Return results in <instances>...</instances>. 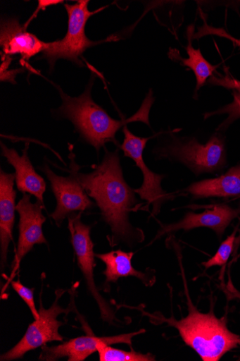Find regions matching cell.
I'll return each mask as SVG.
<instances>
[{"mask_svg":"<svg viewBox=\"0 0 240 361\" xmlns=\"http://www.w3.org/2000/svg\"><path fill=\"white\" fill-rule=\"evenodd\" d=\"M31 195L25 193L16 205V212L19 214V238L12 264V280L19 269L20 262L25 256L32 250L36 245H48L44 235L43 225L46 217L43 214L44 205L37 201L32 203Z\"/></svg>","mask_w":240,"mask_h":361,"instance_id":"30bf717a","label":"cell"},{"mask_svg":"<svg viewBox=\"0 0 240 361\" xmlns=\"http://www.w3.org/2000/svg\"><path fill=\"white\" fill-rule=\"evenodd\" d=\"M97 353L100 361H155L156 357L151 353L143 354L131 351H125L110 346L105 342L99 343Z\"/></svg>","mask_w":240,"mask_h":361,"instance_id":"d6986e66","label":"cell"},{"mask_svg":"<svg viewBox=\"0 0 240 361\" xmlns=\"http://www.w3.org/2000/svg\"><path fill=\"white\" fill-rule=\"evenodd\" d=\"M156 154L160 158H172L184 164L196 174L215 172L225 161V145L217 136L206 145L200 144L195 139L183 142L175 140L159 149Z\"/></svg>","mask_w":240,"mask_h":361,"instance_id":"52a82bcc","label":"cell"},{"mask_svg":"<svg viewBox=\"0 0 240 361\" xmlns=\"http://www.w3.org/2000/svg\"><path fill=\"white\" fill-rule=\"evenodd\" d=\"M106 149V154L93 171L82 173L75 161L72 152L70 155L71 168L87 195L99 209L103 221L111 229L108 237L111 247L125 244L131 247L144 241L145 235L141 228L134 227L130 222V214L140 206L135 192L123 177L118 150L112 152Z\"/></svg>","mask_w":240,"mask_h":361,"instance_id":"6da1fadb","label":"cell"},{"mask_svg":"<svg viewBox=\"0 0 240 361\" xmlns=\"http://www.w3.org/2000/svg\"><path fill=\"white\" fill-rule=\"evenodd\" d=\"M123 134L124 141L119 147L125 157L134 161L135 166L141 171L144 176L141 187L134 190L142 200L146 202L147 206L144 209H149L151 205L153 206L152 216H156L160 212L163 204L170 198V195L165 192L161 186L165 176L151 171L144 161V151L150 138L136 137L127 125L123 127Z\"/></svg>","mask_w":240,"mask_h":361,"instance_id":"9c48e42d","label":"cell"},{"mask_svg":"<svg viewBox=\"0 0 240 361\" xmlns=\"http://www.w3.org/2000/svg\"><path fill=\"white\" fill-rule=\"evenodd\" d=\"M187 299L189 314L180 320L173 317L165 318L160 313L150 314L139 307L144 316L156 324L166 323L175 327L184 342L199 355L203 361H219L227 352L239 344V336L227 328L224 318H217L213 311L208 314L199 312L191 302L186 276L181 265Z\"/></svg>","mask_w":240,"mask_h":361,"instance_id":"7a4b0ae2","label":"cell"},{"mask_svg":"<svg viewBox=\"0 0 240 361\" xmlns=\"http://www.w3.org/2000/svg\"><path fill=\"white\" fill-rule=\"evenodd\" d=\"M65 290H56V300L52 306L46 310L42 301L43 286L40 295V317L35 319L27 327V331L19 343L12 349L0 356L2 361H11L23 358L29 351L36 350L46 345L48 343L62 342L64 338L60 335L59 328L65 323L58 320L62 314L68 315L75 310L72 305L66 309L58 305V301Z\"/></svg>","mask_w":240,"mask_h":361,"instance_id":"8992f818","label":"cell"},{"mask_svg":"<svg viewBox=\"0 0 240 361\" xmlns=\"http://www.w3.org/2000/svg\"><path fill=\"white\" fill-rule=\"evenodd\" d=\"M234 101L232 104L225 106L220 110L205 115V117L208 118L210 116L215 114H226L229 115L228 118L222 123L220 128L227 126L236 119L240 118V92H234L233 93Z\"/></svg>","mask_w":240,"mask_h":361,"instance_id":"7402d4cb","label":"cell"},{"mask_svg":"<svg viewBox=\"0 0 240 361\" xmlns=\"http://www.w3.org/2000/svg\"><path fill=\"white\" fill-rule=\"evenodd\" d=\"M89 0H80L74 5L65 4L68 14V29L63 39L46 43L42 53L51 68L60 59L71 61L80 67L83 63L82 55L98 42L90 40L86 35V25L89 19L99 11H89Z\"/></svg>","mask_w":240,"mask_h":361,"instance_id":"277c9868","label":"cell"},{"mask_svg":"<svg viewBox=\"0 0 240 361\" xmlns=\"http://www.w3.org/2000/svg\"><path fill=\"white\" fill-rule=\"evenodd\" d=\"M12 59H11V57L3 56V63L1 66V81L12 82L15 84V77L18 73H21L18 71H21L22 70L8 71V68H9V65Z\"/></svg>","mask_w":240,"mask_h":361,"instance_id":"cb8c5ba5","label":"cell"},{"mask_svg":"<svg viewBox=\"0 0 240 361\" xmlns=\"http://www.w3.org/2000/svg\"><path fill=\"white\" fill-rule=\"evenodd\" d=\"M46 42L28 32L15 18L2 20L0 27V46L3 56L20 55L23 60L28 61L31 58L43 53Z\"/></svg>","mask_w":240,"mask_h":361,"instance_id":"4fadbf2b","label":"cell"},{"mask_svg":"<svg viewBox=\"0 0 240 361\" xmlns=\"http://www.w3.org/2000/svg\"><path fill=\"white\" fill-rule=\"evenodd\" d=\"M236 231H234L231 235L221 244L216 254L207 262H203L202 266L206 269H209L214 267H223L227 264L234 248L236 240Z\"/></svg>","mask_w":240,"mask_h":361,"instance_id":"ffe728a7","label":"cell"},{"mask_svg":"<svg viewBox=\"0 0 240 361\" xmlns=\"http://www.w3.org/2000/svg\"><path fill=\"white\" fill-rule=\"evenodd\" d=\"M204 24L203 25L199 28L198 32H196L194 36V39L201 38L204 36L207 35H216L222 38H225L227 39L232 42L235 45L240 47V40H238L227 32V31L222 28H217L214 27H211L208 25L207 23L205 22L204 18H203Z\"/></svg>","mask_w":240,"mask_h":361,"instance_id":"603a6c76","label":"cell"},{"mask_svg":"<svg viewBox=\"0 0 240 361\" xmlns=\"http://www.w3.org/2000/svg\"><path fill=\"white\" fill-rule=\"evenodd\" d=\"M240 211L227 205H215L211 209L201 214L189 212L177 223L162 225L153 242L161 237L179 231H189L191 229L206 227L214 231L221 236L233 219L238 217Z\"/></svg>","mask_w":240,"mask_h":361,"instance_id":"7c38bea8","label":"cell"},{"mask_svg":"<svg viewBox=\"0 0 240 361\" xmlns=\"http://www.w3.org/2000/svg\"><path fill=\"white\" fill-rule=\"evenodd\" d=\"M239 345H240V341H239Z\"/></svg>","mask_w":240,"mask_h":361,"instance_id":"4316f807","label":"cell"},{"mask_svg":"<svg viewBox=\"0 0 240 361\" xmlns=\"http://www.w3.org/2000/svg\"><path fill=\"white\" fill-rule=\"evenodd\" d=\"M145 332V330H141L139 332L103 338L90 335L74 338L55 346L49 347L45 345L42 346L39 359L56 361L62 357H68V361H84L97 352V347L100 343L105 342L108 345L124 343L132 348V339Z\"/></svg>","mask_w":240,"mask_h":361,"instance_id":"8fae6325","label":"cell"},{"mask_svg":"<svg viewBox=\"0 0 240 361\" xmlns=\"http://www.w3.org/2000/svg\"><path fill=\"white\" fill-rule=\"evenodd\" d=\"M29 143H26L23 155L1 142L2 154L15 169V183L18 190L36 197L38 202L44 204V195L46 183L43 177L34 169L28 157Z\"/></svg>","mask_w":240,"mask_h":361,"instance_id":"9a60e30c","label":"cell"},{"mask_svg":"<svg viewBox=\"0 0 240 361\" xmlns=\"http://www.w3.org/2000/svg\"><path fill=\"white\" fill-rule=\"evenodd\" d=\"M82 214L78 213L68 218V228L70 232L77 264L86 281L88 291L99 307L101 319L110 325L116 326L122 322L116 317L115 311L110 302L102 297L94 281L96 254L94 252V244L91 238L92 226L82 222Z\"/></svg>","mask_w":240,"mask_h":361,"instance_id":"5b68a950","label":"cell"},{"mask_svg":"<svg viewBox=\"0 0 240 361\" xmlns=\"http://www.w3.org/2000/svg\"><path fill=\"white\" fill-rule=\"evenodd\" d=\"M188 45L187 47L188 59L182 58L177 51H171L170 57L182 62L186 67L190 68L194 73L196 78V91L198 90L206 81L215 72L216 66L212 65L203 56L199 49H196L192 46V38L194 36V27L193 25L189 27Z\"/></svg>","mask_w":240,"mask_h":361,"instance_id":"ac0fdd59","label":"cell"},{"mask_svg":"<svg viewBox=\"0 0 240 361\" xmlns=\"http://www.w3.org/2000/svg\"><path fill=\"white\" fill-rule=\"evenodd\" d=\"M40 169L49 181L56 200V207L51 217L58 227L66 218L78 213L83 214L96 206L71 168L68 171L70 176L67 177L56 175L46 162Z\"/></svg>","mask_w":240,"mask_h":361,"instance_id":"ba28073f","label":"cell"},{"mask_svg":"<svg viewBox=\"0 0 240 361\" xmlns=\"http://www.w3.org/2000/svg\"><path fill=\"white\" fill-rule=\"evenodd\" d=\"M226 293H228V297L232 299L240 300V292H239L233 286L231 281H229L226 287Z\"/></svg>","mask_w":240,"mask_h":361,"instance_id":"484cf974","label":"cell"},{"mask_svg":"<svg viewBox=\"0 0 240 361\" xmlns=\"http://www.w3.org/2000/svg\"><path fill=\"white\" fill-rule=\"evenodd\" d=\"M14 290L18 294V296L23 300L30 309L34 319H38L40 317L39 312L37 309L35 300H34V289L25 286L20 281L11 280L8 281Z\"/></svg>","mask_w":240,"mask_h":361,"instance_id":"44dd1931","label":"cell"},{"mask_svg":"<svg viewBox=\"0 0 240 361\" xmlns=\"http://www.w3.org/2000/svg\"><path fill=\"white\" fill-rule=\"evenodd\" d=\"M14 173L0 171V267L4 272L8 266L9 246L13 241L17 192Z\"/></svg>","mask_w":240,"mask_h":361,"instance_id":"5bb4252c","label":"cell"},{"mask_svg":"<svg viewBox=\"0 0 240 361\" xmlns=\"http://www.w3.org/2000/svg\"><path fill=\"white\" fill-rule=\"evenodd\" d=\"M93 79L86 90L79 97L68 96L58 87L62 105L57 114L62 118L72 121L80 138L91 145L99 152L109 142L117 143L118 131L132 121H144L149 125V115L153 98L149 94L141 109L132 117L126 120H115L107 111L96 104L91 97Z\"/></svg>","mask_w":240,"mask_h":361,"instance_id":"3957f363","label":"cell"},{"mask_svg":"<svg viewBox=\"0 0 240 361\" xmlns=\"http://www.w3.org/2000/svg\"><path fill=\"white\" fill-rule=\"evenodd\" d=\"M39 3V6L37 7V9L35 12H34L30 17V18L25 23L24 26L27 28V25L30 23V22L34 18H36L38 15V13L43 11H46L47 8L51 6H54L58 4H61L63 3V1H61V0H40Z\"/></svg>","mask_w":240,"mask_h":361,"instance_id":"d4e9b609","label":"cell"},{"mask_svg":"<svg viewBox=\"0 0 240 361\" xmlns=\"http://www.w3.org/2000/svg\"><path fill=\"white\" fill-rule=\"evenodd\" d=\"M134 252H127L122 250L111 251L108 253L96 254V257L101 260L106 266V269L103 271L106 276L105 286L110 283H116L121 278L135 277L138 278L148 287L152 286L156 282V277L148 270L147 272L137 271L132 267V259Z\"/></svg>","mask_w":240,"mask_h":361,"instance_id":"2e32d148","label":"cell"},{"mask_svg":"<svg viewBox=\"0 0 240 361\" xmlns=\"http://www.w3.org/2000/svg\"><path fill=\"white\" fill-rule=\"evenodd\" d=\"M196 199L228 198L240 195V166L213 179L194 183L187 190Z\"/></svg>","mask_w":240,"mask_h":361,"instance_id":"e0dca14e","label":"cell"}]
</instances>
